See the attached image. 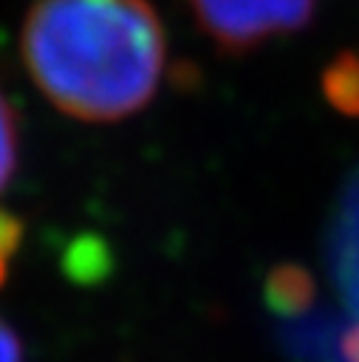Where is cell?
<instances>
[{
    "instance_id": "cell-3",
    "label": "cell",
    "mask_w": 359,
    "mask_h": 362,
    "mask_svg": "<svg viewBox=\"0 0 359 362\" xmlns=\"http://www.w3.org/2000/svg\"><path fill=\"white\" fill-rule=\"evenodd\" d=\"M331 269L345 317H359V175L348 187L334 221Z\"/></svg>"
},
{
    "instance_id": "cell-8",
    "label": "cell",
    "mask_w": 359,
    "mask_h": 362,
    "mask_svg": "<svg viewBox=\"0 0 359 362\" xmlns=\"http://www.w3.org/2000/svg\"><path fill=\"white\" fill-rule=\"evenodd\" d=\"M0 362H23V342L6 320H0Z\"/></svg>"
},
{
    "instance_id": "cell-4",
    "label": "cell",
    "mask_w": 359,
    "mask_h": 362,
    "mask_svg": "<svg viewBox=\"0 0 359 362\" xmlns=\"http://www.w3.org/2000/svg\"><path fill=\"white\" fill-rule=\"evenodd\" d=\"M263 300L277 317H305L317 300V283L308 269L297 263H280L263 283Z\"/></svg>"
},
{
    "instance_id": "cell-2",
    "label": "cell",
    "mask_w": 359,
    "mask_h": 362,
    "mask_svg": "<svg viewBox=\"0 0 359 362\" xmlns=\"http://www.w3.org/2000/svg\"><path fill=\"white\" fill-rule=\"evenodd\" d=\"M198 28L223 54H249L263 42L305 28L319 0H187Z\"/></svg>"
},
{
    "instance_id": "cell-7",
    "label": "cell",
    "mask_w": 359,
    "mask_h": 362,
    "mask_svg": "<svg viewBox=\"0 0 359 362\" xmlns=\"http://www.w3.org/2000/svg\"><path fill=\"white\" fill-rule=\"evenodd\" d=\"M23 240V221L0 206V286L8 277V260L20 249Z\"/></svg>"
},
{
    "instance_id": "cell-6",
    "label": "cell",
    "mask_w": 359,
    "mask_h": 362,
    "mask_svg": "<svg viewBox=\"0 0 359 362\" xmlns=\"http://www.w3.org/2000/svg\"><path fill=\"white\" fill-rule=\"evenodd\" d=\"M17 156H20L17 113L0 88V192L6 189V184L11 181V175L17 170Z\"/></svg>"
},
{
    "instance_id": "cell-1",
    "label": "cell",
    "mask_w": 359,
    "mask_h": 362,
    "mask_svg": "<svg viewBox=\"0 0 359 362\" xmlns=\"http://www.w3.org/2000/svg\"><path fill=\"white\" fill-rule=\"evenodd\" d=\"M20 54L31 82L59 113L119 122L155 96L167 34L150 0H34Z\"/></svg>"
},
{
    "instance_id": "cell-5",
    "label": "cell",
    "mask_w": 359,
    "mask_h": 362,
    "mask_svg": "<svg viewBox=\"0 0 359 362\" xmlns=\"http://www.w3.org/2000/svg\"><path fill=\"white\" fill-rule=\"evenodd\" d=\"M322 93L336 113L359 119V54L342 51L322 71Z\"/></svg>"
}]
</instances>
